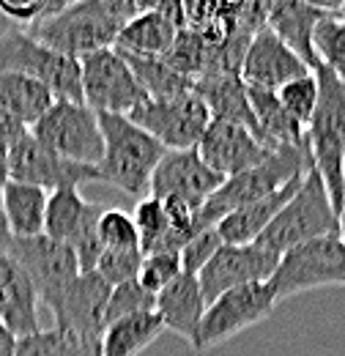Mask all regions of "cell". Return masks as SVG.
<instances>
[{"mask_svg": "<svg viewBox=\"0 0 345 356\" xmlns=\"http://www.w3.org/2000/svg\"><path fill=\"white\" fill-rule=\"evenodd\" d=\"M148 3H131V0H83L69 3L55 17H47L39 25H33L28 33L39 39L49 49L69 55V58H86L99 49L115 47L121 28L134 19Z\"/></svg>", "mask_w": 345, "mask_h": 356, "instance_id": "cell-1", "label": "cell"}, {"mask_svg": "<svg viewBox=\"0 0 345 356\" xmlns=\"http://www.w3.org/2000/svg\"><path fill=\"white\" fill-rule=\"evenodd\" d=\"M318 104L307 124V151L312 168L323 178L335 211L345 203V83L326 66H315Z\"/></svg>", "mask_w": 345, "mask_h": 356, "instance_id": "cell-2", "label": "cell"}, {"mask_svg": "<svg viewBox=\"0 0 345 356\" xmlns=\"http://www.w3.org/2000/svg\"><path fill=\"white\" fill-rule=\"evenodd\" d=\"M310 168H312V159H310L307 143L274 148L260 165L222 181V186L195 211V230L200 233V230L216 227L230 211H236L247 203H255L260 197L274 195L277 189H282L294 178L304 176Z\"/></svg>", "mask_w": 345, "mask_h": 356, "instance_id": "cell-3", "label": "cell"}, {"mask_svg": "<svg viewBox=\"0 0 345 356\" xmlns=\"http://www.w3.org/2000/svg\"><path fill=\"white\" fill-rule=\"evenodd\" d=\"M104 154L96 165L99 181L118 186L131 197H148V184L165 156V145L157 143L127 115H99Z\"/></svg>", "mask_w": 345, "mask_h": 356, "instance_id": "cell-4", "label": "cell"}, {"mask_svg": "<svg viewBox=\"0 0 345 356\" xmlns=\"http://www.w3.org/2000/svg\"><path fill=\"white\" fill-rule=\"evenodd\" d=\"M337 233H340V214L332 206L323 178L318 176L315 168H310L304 173L299 189L294 192V197L280 209V214L263 230L258 244L282 255L296 244L321 238V236H337Z\"/></svg>", "mask_w": 345, "mask_h": 356, "instance_id": "cell-5", "label": "cell"}, {"mask_svg": "<svg viewBox=\"0 0 345 356\" xmlns=\"http://www.w3.org/2000/svg\"><path fill=\"white\" fill-rule=\"evenodd\" d=\"M0 72H17L39 80L55 102H83L80 60L49 49L28 31H14L0 39Z\"/></svg>", "mask_w": 345, "mask_h": 356, "instance_id": "cell-6", "label": "cell"}, {"mask_svg": "<svg viewBox=\"0 0 345 356\" xmlns=\"http://www.w3.org/2000/svg\"><path fill=\"white\" fill-rule=\"evenodd\" d=\"M277 302L315 288H345V244L337 236H321L291 247L268 280Z\"/></svg>", "mask_w": 345, "mask_h": 356, "instance_id": "cell-7", "label": "cell"}, {"mask_svg": "<svg viewBox=\"0 0 345 356\" xmlns=\"http://www.w3.org/2000/svg\"><path fill=\"white\" fill-rule=\"evenodd\" d=\"M28 132L61 159L88 168L102 162L104 140L99 115L83 102H55Z\"/></svg>", "mask_w": 345, "mask_h": 356, "instance_id": "cell-8", "label": "cell"}, {"mask_svg": "<svg viewBox=\"0 0 345 356\" xmlns=\"http://www.w3.org/2000/svg\"><path fill=\"white\" fill-rule=\"evenodd\" d=\"M0 250L8 252L25 268V274L31 277V282L39 293V302L44 307H49V312L58 307V302L66 296L72 282L83 274L72 247L63 241H55L49 236H36V238L6 236V238H0Z\"/></svg>", "mask_w": 345, "mask_h": 356, "instance_id": "cell-9", "label": "cell"}, {"mask_svg": "<svg viewBox=\"0 0 345 356\" xmlns=\"http://www.w3.org/2000/svg\"><path fill=\"white\" fill-rule=\"evenodd\" d=\"M127 118L157 143H162L168 151L198 148L200 137L211 124V113L195 90L172 99H145Z\"/></svg>", "mask_w": 345, "mask_h": 356, "instance_id": "cell-10", "label": "cell"}, {"mask_svg": "<svg viewBox=\"0 0 345 356\" xmlns=\"http://www.w3.org/2000/svg\"><path fill=\"white\" fill-rule=\"evenodd\" d=\"M80 72L83 104H88L96 115H129L148 99L115 47L80 58Z\"/></svg>", "mask_w": 345, "mask_h": 356, "instance_id": "cell-11", "label": "cell"}, {"mask_svg": "<svg viewBox=\"0 0 345 356\" xmlns=\"http://www.w3.org/2000/svg\"><path fill=\"white\" fill-rule=\"evenodd\" d=\"M274 307H277V296L268 282L241 285V288H233L216 296L203 312L195 351H211L216 346L233 340L244 329L266 321L274 312Z\"/></svg>", "mask_w": 345, "mask_h": 356, "instance_id": "cell-12", "label": "cell"}, {"mask_svg": "<svg viewBox=\"0 0 345 356\" xmlns=\"http://www.w3.org/2000/svg\"><path fill=\"white\" fill-rule=\"evenodd\" d=\"M277 264H280V255L258 241L222 244L214 258L198 271V285H200L206 305H211L216 296H222L233 288L268 282Z\"/></svg>", "mask_w": 345, "mask_h": 356, "instance_id": "cell-13", "label": "cell"}, {"mask_svg": "<svg viewBox=\"0 0 345 356\" xmlns=\"http://www.w3.org/2000/svg\"><path fill=\"white\" fill-rule=\"evenodd\" d=\"M8 181L33 184V186L55 192L63 186L80 189L83 184L99 181V173H96V168L61 159L58 154L44 148L33 134L25 132L19 140H14L8 145Z\"/></svg>", "mask_w": 345, "mask_h": 356, "instance_id": "cell-14", "label": "cell"}, {"mask_svg": "<svg viewBox=\"0 0 345 356\" xmlns=\"http://www.w3.org/2000/svg\"><path fill=\"white\" fill-rule=\"evenodd\" d=\"M225 178L216 176L214 170L200 159L198 148L186 151H165L162 162L157 165L151 184H148V197L157 200H178L198 211L216 189L222 186Z\"/></svg>", "mask_w": 345, "mask_h": 356, "instance_id": "cell-15", "label": "cell"}, {"mask_svg": "<svg viewBox=\"0 0 345 356\" xmlns=\"http://www.w3.org/2000/svg\"><path fill=\"white\" fill-rule=\"evenodd\" d=\"M110 285L96 274V271H83L72 288L66 291V296L58 302V307L52 310L55 326L74 334L86 348L99 346L107 323H104V312L110 302Z\"/></svg>", "mask_w": 345, "mask_h": 356, "instance_id": "cell-16", "label": "cell"}, {"mask_svg": "<svg viewBox=\"0 0 345 356\" xmlns=\"http://www.w3.org/2000/svg\"><path fill=\"white\" fill-rule=\"evenodd\" d=\"M198 154L216 176L233 178L260 165L271 154V148L247 127L211 118L209 129L198 143Z\"/></svg>", "mask_w": 345, "mask_h": 356, "instance_id": "cell-17", "label": "cell"}, {"mask_svg": "<svg viewBox=\"0 0 345 356\" xmlns=\"http://www.w3.org/2000/svg\"><path fill=\"white\" fill-rule=\"evenodd\" d=\"M310 72L312 69L304 63L302 58L277 33H271L266 25L250 39V47H247L241 69H239V74L247 86L266 90H280L291 80H299Z\"/></svg>", "mask_w": 345, "mask_h": 356, "instance_id": "cell-18", "label": "cell"}, {"mask_svg": "<svg viewBox=\"0 0 345 356\" xmlns=\"http://www.w3.org/2000/svg\"><path fill=\"white\" fill-rule=\"evenodd\" d=\"M184 28H186V11L181 3H148L134 19L121 28L115 49L162 58Z\"/></svg>", "mask_w": 345, "mask_h": 356, "instance_id": "cell-19", "label": "cell"}, {"mask_svg": "<svg viewBox=\"0 0 345 356\" xmlns=\"http://www.w3.org/2000/svg\"><path fill=\"white\" fill-rule=\"evenodd\" d=\"M39 305V293L25 268L0 250V321L14 337H25L42 329Z\"/></svg>", "mask_w": 345, "mask_h": 356, "instance_id": "cell-20", "label": "cell"}, {"mask_svg": "<svg viewBox=\"0 0 345 356\" xmlns=\"http://www.w3.org/2000/svg\"><path fill=\"white\" fill-rule=\"evenodd\" d=\"M206 307L209 305H206V299L200 293L198 277L181 271L165 291L157 293V307H154V312L162 318L165 332H172L178 337H184L195 348L198 329H200V321H203Z\"/></svg>", "mask_w": 345, "mask_h": 356, "instance_id": "cell-21", "label": "cell"}, {"mask_svg": "<svg viewBox=\"0 0 345 356\" xmlns=\"http://www.w3.org/2000/svg\"><path fill=\"white\" fill-rule=\"evenodd\" d=\"M195 93L209 107L214 121L241 124L252 134H258V124H255V115H252V107H250V96H247V83L241 80L239 72L203 74V77L195 80Z\"/></svg>", "mask_w": 345, "mask_h": 356, "instance_id": "cell-22", "label": "cell"}, {"mask_svg": "<svg viewBox=\"0 0 345 356\" xmlns=\"http://www.w3.org/2000/svg\"><path fill=\"white\" fill-rule=\"evenodd\" d=\"M326 11L329 3H268L266 28L277 33L310 69H315L318 60L312 49V33Z\"/></svg>", "mask_w": 345, "mask_h": 356, "instance_id": "cell-23", "label": "cell"}, {"mask_svg": "<svg viewBox=\"0 0 345 356\" xmlns=\"http://www.w3.org/2000/svg\"><path fill=\"white\" fill-rule=\"evenodd\" d=\"M302 178H294L291 184H285L282 189H277L268 197H260L255 203H247L236 211H230L222 222L216 225V233L222 238V244H252L263 236V230L271 225V220L280 214V209L294 197V192L299 189Z\"/></svg>", "mask_w": 345, "mask_h": 356, "instance_id": "cell-24", "label": "cell"}, {"mask_svg": "<svg viewBox=\"0 0 345 356\" xmlns=\"http://www.w3.org/2000/svg\"><path fill=\"white\" fill-rule=\"evenodd\" d=\"M47 197H49V192L42 186L6 181V186H3V217H6L8 236H14V238L44 236Z\"/></svg>", "mask_w": 345, "mask_h": 356, "instance_id": "cell-25", "label": "cell"}, {"mask_svg": "<svg viewBox=\"0 0 345 356\" xmlns=\"http://www.w3.org/2000/svg\"><path fill=\"white\" fill-rule=\"evenodd\" d=\"M247 96H250V107H252V115H255V124H258L260 140L271 151L280 148V145H304L307 143L304 129L280 104L277 90L247 86Z\"/></svg>", "mask_w": 345, "mask_h": 356, "instance_id": "cell-26", "label": "cell"}, {"mask_svg": "<svg viewBox=\"0 0 345 356\" xmlns=\"http://www.w3.org/2000/svg\"><path fill=\"white\" fill-rule=\"evenodd\" d=\"M55 104V96L39 80L17 72H0V107L25 129H31Z\"/></svg>", "mask_w": 345, "mask_h": 356, "instance_id": "cell-27", "label": "cell"}, {"mask_svg": "<svg viewBox=\"0 0 345 356\" xmlns=\"http://www.w3.org/2000/svg\"><path fill=\"white\" fill-rule=\"evenodd\" d=\"M165 334L157 312H140L110 323L99 340V356H140L154 340Z\"/></svg>", "mask_w": 345, "mask_h": 356, "instance_id": "cell-28", "label": "cell"}, {"mask_svg": "<svg viewBox=\"0 0 345 356\" xmlns=\"http://www.w3.org/2000/svg\"><path fill=\"white\" fill-rule=\"evenodd\" d=\"M96 211V206H90L86 197L80 195V189L74 186H63L49 192L47 197V214H44V236L69 244L72 236L83 227L88 217Z\"/></svg>", "mask_w": 345, "mask_h": 356, "instance_id": "cell-29", "label": "cell"}, {"mask_svg": "<svg viewBox=\"0 0 345 356\" xmlns=\"http://www.w3.org/2000/svg\"><path fill=\"white\" fill-rule=\"evenodd\" d=\"M121 55L129 63L131 74L137 77V83L143 86L148 99H172V96H181V93L195 90V83L186 80L184 74H178L175 69H170L162 58L131 55V52H121Z\"/></svg>", "mask_w": 345, "mask_h": 356, "instance_id": "cell-30", "label": "cell"}, {"mask_svg": "<svg viewBox=\"0 0 345 356\" xmlns=\"http://www.w3.org/2000/svg\"><path fill=\"white\" fill-rule=\"evenodd\" d=\"M315 60L326 69H332L345 83V19L326 11L312 33Z\"/></svg>", "mask_w": 345, "mask_h": 356, "instance_id": "cell-31", "label": "cell"}, {"mask_svg": "<svg viewBox=\"0 0 345 356\" xmlns=\"http://www.w3.org/2000/svg\"><path fill=\"white\" fill-rule=\"evenodd\" d=\"M86 354V346L52 326V329H39L33 334H25V337H17V346H14V356H83Z\"/></svg>", "mask_w": 345, "mask_h": 356, "instance_id": "cell-32", "label": "cell"}, {"mask_svg": "<svg viewBox=\"0 0 345 356\" xmlns=\"http://www.w3.org/2000/svg\"><path fill=\"white\" fill-rule=\"evenodd\" d=\"M131 222L137 227V236H140V252L143 255H151L157 250V244L168 236L170 230V217L165 211V203L157 200V197H140L137 206H134V214H131Z\"/></svg>", "mask_w": 345, "mask_h": 356, "instance_id": "cell-33", "label": "cell"}, {"mask_svg": "<svg viewBox=\"0 0 345 356\" xmlns=\"http://www.w3.org/2000/svg\"><path fill=\"white\" fill-rule=\"evenodd\" d=\"M280 96V104L285 107V113L302 127L307 132V124L315 113V104H318V80H315V72L304 74L299 80H291L288 86L277 90Z\"/></svg>", "mask_w": 345, "mask_h": 356, "instance_id": "cell-34", "label": "cell"}, {"mask_svg": "<svg viewBox=\"0 0 345 356\" xmlns=\"http://www.w3.org/2000/svg\"><path fill=\"white\" fill-rule=\"evenodd\" d=\"M157 307V296L148 293L140 280H131L124 285H115L110 291V302H107V312H104V323H115L121 318H129V315H140V312H154Z\"/></svg>", "mask_w": 345, "mask_h": 356, "instance_id": "cell-35", "label": "cell"}, {"mask_svg": "<svg viewBox=\"0 0 345 356\" xmlns=\"http://www.w3.org/2000/svg\"><path fill=\"white\" fill-rule=\"evenodd\" d=\"M143 252L140 250H104L99 264H96V274L110 285H124L140 277V266H143Z\"/></svg>", "mask_w": 345, "mask_h": 356, "instance_id": "cell-36", "label": "cell"}, {"mask_svg": "<svg viewBox=\"0 0 345 356\" xmlns=\"http://www.w3.org/2000/svg\"><path fill=\"white\" fill-rule=\"evenodd\" d=\"M99 238L104 250H140V236L131 214L121 209H107L99 217Z\"/></svg>", "mask_w": 345, "mask_h": 356, "instance_id": "cell-37", "label": "cell"}, {"mask_svg": "<svg viewBox=\"0 0 345 356\" xmlns=\"http://www.w3.org/2000/svg\"><path fill=\"white\" fill-rule=\"evenodd\" d=\"M181 255L175 252H154V255H145L143 258V266H140V285L148 291V293H159L170 285L172 280L181 274Z\"/></svg>", "mask_w": 345, "mask_h": 356, "instance_id": "cell-38", "label": "cell"}, {"mask_svg": "<svg viewBox=\"0 0 345 356\" xmlns=\"http://www.w3.org/2000/svg\"><path fill=\"white\" fill-rule=\"evenodd\" d=\"M219 247H222V238H219L216 227L200 230V233L192 236V241L181 250V268H184L186 274H195V277H198V271L214 258Z\"/></svg>", "mask_w": 345, "mask_h": 356, "instance_id": "cell-39", "label": "cell"}, {"mask_svg": "<svg viewBox=\"0 0 345 356\" xmlns=\"http://www.w3.org/2000/svg\"><path fill=\"white\" fill-rule=\"evenodd\" d=\"M25 132H28V129H25L22 124H17V121L0 107V143H3V145H11L14 140H19Z\"/></svg>", "mask_w": 345, "mask_h": 356, "instance_id": "cell-40", "label": "cell"}, {"mask_svg": "<svg viewBox=\"0 0 345 356\" xmlns=\"http://www.w3.org/2000/svg\"><path fill=\"white\" fill-rule=\"evenodd\" d=\"M14 346H17V337L8 332V326L0 321V356H14Z\"/></svg>", "mask_w": 345, "mask_h": 356, "instance_id": "cell-41", "label": "cell"}, {"mask_svg": "<svg viewBox=\"0 0 345 356\" xmlns=\"http://www.w3.org/2000/svg\"><path fill=\"white\" fill-rule=\"evenodd\" d=\"M8 181V145L0 143V186H6Z\"/></svg>", "mask_w": 345, "mask_h": 356, "instance_id": "cell-42", "label": "cell"}, {"mask_svg": "<svg viewBox=\"0 0 345 356\" xmlns=\"http://www.w3.org/2000/svg\"><path fill=\"white\" fill-rule=\"evenodd\" d=\"M14 31H19V28H17V25H14L3 11H0V39H3V36H8V33H14Z\"/></svg>", "mask_w": 345, "mask_h": 356, "instance_id": "cell-43", "label": "cell"}, {"mask_svg": "<svg viewBox=\"0 0 345 356\" xmlns=\"http://www.w3.org/2000/svg\"><path fill=\"white\" fill-rule=\"evenodd\" d=\"M8 236V227H6V217H3V186H0V238Z\"/></svg>", "mask_w": 345, "mask_h": 356, "instance_id": "cell-44", "label": "cell"}, {"mask_svg": "<svg viewBox=\"0 0 345 356\" xmlns=\"http://www.w3.org/2000/svg\"><path fill=\"white\" fill-rule=\"evenodd\" d=\"M340 238L345 244V203H343V211H340Z\"/></svg>", "mask_w": 345, "mask_h": 356, "instance_id": "cell-45", "label": "cell"}, {"mask_svg": "<svg viewBox=\"0 0 345 356\" xmlns=\"http://www.w3.org/2000/svg\"><path fill=\"white\" fill-rule=\"evenodd\" d=\"M83 356H99V346H93V348H86V354Z\"/></svg>", "mask_w": 345, "mask_h": 356, "instance_id": "cell-46", "label": "cell"}]
</instances>
